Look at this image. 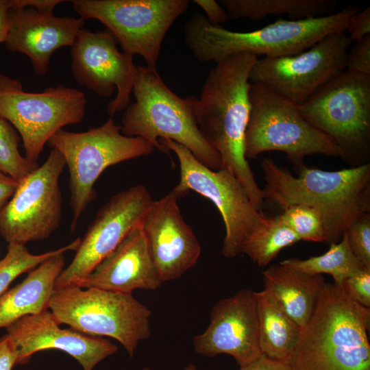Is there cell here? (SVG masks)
<instances>
[{
    "label": "cell",
    "instance_id": "8",
    "mask_svg": "<svg viewBox=\"0 0 370 370\" xmlns=\"http://www.w3.org/2000/svg\"><path fill=\"white\" fill-rule=\"evenodd\" d=\"M47 143L62 155L69 172L72 232L83 212L95 199L94 185L103 171L110 166L149 155L154 149L143 138L123 135L121 125L112 116L101 126L83 132L62 129Z\"/></svg>",
    "mask_w": 370,
    "mask_h": 370
},
{
    "label": "cell",
    "instance_id": "29",
    "mask_svg": "<svg viewBox=\"0 0 370 370\" xmlns=\"http://www.w3.org/2000/svg\"><path fill=\"white\" fill-rule=\"evenodd\" d=\"M21 138L15 128L0 119V172L19 182L39 166L23 156L18 145Z\"/></svg>",
    "mask_w": 370,
    "mask_h": 370
},
{
    "label": "cell",
    "instance_id": "37",
    "mask_svg": "<svg viewBox=\"0 0 370 370\" xmlns=\"http://www.w3.org/2000/svg\"><path fill=\"white\" fill-rule=\"evenodd\" d=\"M16 362V353L11 340L4 335L0 338V370H12Z\"/></svg>",
    "mask_w": 370,
    "mask_h": 370
},
{
    "label": "cell",
    "instance_id": "6",
    "mask_svg": "<svg viewBox=\"0 0 370 370\" xmlns=\"http://www.w3.org/2000/svg\"><path fill=\"white\" fill-rule=\"evenodd\" d=\"M48 309L60 325L116 340L130 357L139 342L151 335V312L132 293L69 285L55 289Z\"/></svg>",
    "mask_w": 370,
    "mask_h": 370
},
{
    "label": "cell",
    "instance_id": "35",
    "mask_svg": "<svg viewBox=\"0 0 370 370\" xmlns=\"http://www.w3.org/2000/svg\"><path fill=\"white\" fill-rule=\"evenodd\" d=\"M206 14L208 21L213 25H220L229 19L225 8L214 0H194Z\"/></svg>",
    "mask_w": 370,
    "mask_h": 370
},
{
    "label": "cell",
    "instance_id": "19",
    "mask_svg": "<svg viewBox=\"0 0 370 370\" xmlns=\"http://www.w3.org/2000/svg\"><path fill=\"white\" fill-rule=\"evenodd\" d=\"M173 190L148 209L140 228L162 282L180 278L195 266L201 248L184 220Z\"/></svg>",
    "mask_w": 370,
    "mask_h": 370
},
{
    "label": "cell",
    "instance_id": "39",
    "mask_svg": "<svg viewBox=\"0 0 370 370\" xmlns=\"http://www.w3.org/2000/svg\"><path fill=\"white\" fill-rule=\"evenodd\" d=\"M18 182L0 172V210L14 194Z\"/></svg>",
    "mask_w": 370,
    "mask_h": 370
},
{
    "label": "cell",
    "instance_id": "22",
    "mask_svg": "<svg viewBox=\"0 0 370 370\" xmlns=\"http://www.w3.org/2000/svg\"><path fill=\"white\" fill-rule=\"evenodd\" d=\"M64 253L56 254L31 270L27 277L0 296V328L48 309L57 278L64 269Z\"/></svg>",
    "mask_w": 370,
    "mask_h": 370
},
{
    "label": "cell",
    "instance_id": "28",
    "mask_svg": "<svg viewBox=\"0 0 370 370\" xmlns=\"http://www.w3.org/2000/svg\"><path fill=\"white\" fill-rule=\"evenodd\" d=\"M80 240L79 238H76L66 246L37 255L31 254L25 245L8 243L6 254L0 260V296L21 274L34 269L56 254L68 251H76Z\"/></svg>",
    "mask_w": 370,
    "mask_h": 370
},
{
    "label": "cell",
    "instance_id": "36",
    "mask_svg": "<svg viewBox=\"0 0 370 370\" xmlns=\"http://www.w3.org/2000/svg\"><path fill=\"white\" fill-rule=\"evenodd\" d=\"M238 370H295L291 362L271 358L261 354L255 360L240 366Z\"/></svg>",
    "mask_w": 370,
    "mask_h": 370
},
{
    "label": "cell",
    "instance_id": "13",
    "mask_svg": "<svg viewBox=\"0 0 370 370\" xmlns=\"http://www.w3.org/2000/svg\"><path fill=\"white\" fill-rule=\"evenodd\" d=\"M352 42L345 31L339 32L297 55L257 58L249 82L262 84L299 106L346 70Z\"/></svg>",
    "mask_w": 370,
    "mask_h": 370
},
{
    "label": "cell",
    "instance_id": "12",
    "mask_svg": "<svg viewBox=\"0 0 370 370\" xmlns=\"http://www.w3.org/2000/svg\"><path fill=\"white\" fill-rule=\"evenodd\" d=\"M166 151H173L180 163V179L173 188L179 197L193 190L210 199L221 214L225 228L222 254L234 258L264 214L255 208L244 188L227 169L212 170L204 165L183 145L159 139Z\"/></svg>",
    "mask_w": 370,
    "mask_h": 370
},
{
    "label": "cell",
    "instance_id": "7",
    "mask_svg": "<svg viewBox=\"0 0 370 370\" xmlns=\"http://www.w3.org/2000/svg\"><path fill=\"white\" fill-rule=\"evenodd\" d=\"M298 107L352 167L369 162L370 74L345 70Z\"/></svg>",
    "mask_w": 370,
    "mask_h": 370
},
{
    "label": "cell",
    "instance_id": "1",
    "mask_svg": "<svg viewBox=\"0 0 370 370\" xmlns=\"http://www.w3.org/2000/svg\"><path fill=\"white\" fill-rule=\"evenodd\" d=\"M258 57L230 55L209 71L199 98L187 97L203 136L219 154L222 168L239 181L256 210L261 211L263 190L245 156V135L250 113L249 74Z\"/></svg>",
    "mask_w": 370,
    "mask_h": 370
},
{
    "label": "cell",
    "instance_id": "27",
    "mask_svg": "<svg viewBox=\"0 0 370 370\" xmlns=\"http://www.w3.org/2000/svg\"><path fill=\"white\" fill-rule=\"evenodd\" d=\"M300 240L283 222L280 215L263 217L243 243L241 254H245L260 267L267 266L284 248Z\"/></svg>",
    "mask_w": 370,
    "mask_h": 370
},
{
    "label": "cell",
    "instance_id": "24",
    "mask_svg": "<svg viewBox=\"0 0 370 370\" xmlns=\"http://www.w3.org/2000/svg\"><path fill=\"white\" fill-rule=\"evenodd\" d=\"M259 347L271 358L291 363L302 328L266 290L256 292Z\"/></svg>",
    "mask_w": 370,
    "mask_h": 370
},
{
    "label": "cell",
    "instance_id": "31",
    "mask_svg": "<svg viewBox=\"0 0 370 370\" xmlns=\"http://www.w3.org/2000/svg\"><path fill=\"white\" fill-rule=\"evenodd\" d=\"M346 233L353 254L364 268L370 269V214L358 218Z\"/></svg>",
    "mask_w": 370,
    "mask_h": 370
},
{
    "label": "cell",
    "instance_id": "3",
    "mask_svg": "<svg viewBox=\"0 0 370 370\" xmlns=\"http://www.w3.org/2000/svg\"><path fill=\"white\" fill-rule=\"evenodd\" d=\"M360 8L349 5L330 15L301 19L280 20L256 30L238 32L211 24L206 17L194 13L185 23L186 44L202 63L214 62L238 53L281 58L301 53L325 36L345 32L350 18Z\"/></svg>",
    "mask_w": 370,
    "mask_h": 370
},
{
    "label": "cell",
    "instance_id": "16",
    "mask_svg": "<svg viewBox=\"0 0 370 370\" xmlns=\"http://www.w3.org/2000/svg\"><path fill=\"white\" fill-rule=\"evenodd\" d=\"M108 29L94 32L82 28L71 47V71L75 81L101 97H115L108 104L113 116L130 103L137 66L133 57L121 52Z\"/></svg>",
    "mask_w": 370,
    "mask_h": 370
},
{
    "label": "cell",
    "instance_id": "5",
    "mask_svg": "<svg viewBox=\"0 0 370 370\" xmlns=\"http://www.w3.org/2000/svg\"><path fill=\"white\" fill-rule=\"evenodd\" d=\"M132 94L135 100L124 110L121 118L123 135L143 138L164 153L159 139L173 140L209 169H222L220 156L200 132L187 97L174 93L156 68L137 66Z\"/></svg>",
    "mask_w": 370,
    "mask_h": 370
},
{
    "label": "cell",
    "instance_id": "40",
    "mask_svg": "<svg viewBox=\"0 0 370 370\" xmlns=\"http://www.w3.org/2000/svg\"><path fill=\"white\" fill-rule=\"evenodd\" d=\"M11 0H0V43L5 42L8 26Z\"/></svg>",
    "mask_w": 370,
    "mask_h": 370
},
{
    "label": "cell",
    "instance_id": "4",
    "mask_svg": "<svg viewBox=\"0 0 370 370\" xmlns=\"http://www.w3.org/2000/svg\"><path fill=\"white\" fill-rule=\"evenodd\" d=\"M370 308L325 282L302 328L293 356L295 370H370Z\"/></svg>",
    "mask_w": 370,
    "mask_h": 370
},
{
    "label": "cell",
    "instance_id": "15",
    "mask_svg": "<svg viewBox=\"0 0 370 370\" xmlns=\"http://www.w3.org/2000/svg\"><path fill=\"white\" fill-rule=\"evenodd\" d=\"M153 201L142 184L112 196L88 226L71 264L57 278L55 289L77 285L84 280L132 231L141 226Z\"/></svg>",
    "mask_w": 370,
    "mask_h": 370
},
{
    "label": "cell",
    "instance_id": "38",
    "mask_svg": "<svg viewBox=\"0 0 370 370\" xmlns=\"http://www.w3.org/2000/svg\"><path fill=\"white\" fill-rule=\"evenodd\" d=\"M66 2L62 0H11V10L34 8L40 11L53 12L55 8Z\"/></svg>",
    "mask_w": 370,
    "mask_h": 370
},
{
    "label": "cell",
    "instance_id": "33",
    "mask_svg": "<svg viewBox=\"0 0 370 370\" xmlns=\"http://www.w3.org/2000/svg\"><path fill=\"white\" fill-rule=\"evenodd\" d=\"M345 64L346 70L370 74V34L352 42Z\"/></svg>",
    "mask_w": 370,
    "mask_h": 370
},
{
    "label": "cell",
    "instance_id": "23",
    "mask_svg": "<svg viewBox=\"0 0 370 370\" xmlns=\"http://www.w3.org/2000/svg\"><path fill=\"white\" fill-rule=\"evenodd\" d=\"M264 290L302 328L312 315L325 283L321 275H310L282 264H272L262 273Z\"/></svg>",
    "mask_w": 370,
    "mask_h": 370
},
{
    "label": "cell",
    "instance_id": "34",
    "mask_svg": "<svg viewBox=\"0 0 370 370\" xmlns=\"http://www.w3.org/2000/svg\"><path fill=\"white\" fill-rule=\"evenodd\" d=\"M352 42L370 34V7L354 14L349 19L346 30Z\"/></svg>",
    "mask_w": 370,
    "mask_h": 370
},
{
    "label": "cell",
    "instance_id": "9",
    "mask_svg": "<svg viewBox=\"0 0 370 370\" xmlns=\"http://www.w3.org/2000/svg\"><path fill=\"white\" fill-rule=\"evenodd\" d=\"M249 97L250 113L244 143L246 159L278 151L285 153L299 169L308 155L342 157L341 150L301 116L296 104L256 83H250Z\"/></svg>",
    "mask_w": 370,
    "mask_h": 370
},
{
    "label": "cell",
    "instance_id": "20",
    "mask_svg": "<svg viewBox=\"0 0 370 370\" xmlns=\"http://www.w3.org/2000/svg\"><path fill=\"white\" fill-rule=\"evenodd\" d=\"M84 24L79 17L57 16L34 8L10 10L4 43L8 50L27 56L36 74L45 75L54 52L71 47Z\"/></svg>",
    "mask_w": 370,
    "mask_h": 370
},
{
    "label": "cell",
    "instance_id": "17",
    "mask_svg": "<svg viewBox=\"0 0 370 370\" xmlns=\"http://www.w3.org/2000/svg\"><path fill=\"white\" fill-rule=\"evenodd\" d=\"M195 351L205 357L226 354L240 366L261 354L258 334L255 291L239 290L212 307L206 330L193 338Z\"/></svg>",
    "mask_w": 370,
    "mask_h": 370
},
{
    "label": "cell",
    "instance_id": "18",
    "mask_svg": "<svg viewBox=\"0 0 370 370\" xmlns=\"http://www.w3.org/2000/svg\"><path fill=\"white\" fill-rule=\"evenodd\" d=\"M59 325L53 314L47 309L26 315L5 328V335L12 342L16 353V365L29 362L38 352L58 349L75 358L83 370H92L117 351V347L109 340L71 328L62 329Z\"/></svg>",
    "mask_w": 370,
    "mask_h": 370
},
{
    "label": "cell",
    "instance_id": "32",
    "mask_svg": "<svg viewBox=\"0 0 370 370\" xmlns=\"http://www.w3.org/2000/svg\"><path fill=\"white\" fill-rule=\"evenodd\" d=\"M341 290L351 299L370 308V269L364 268L347 278Z\"/></svg>",
    "mask_w": 370,
    "mask_h": 370
},
{
    "label": "cell",
    "instance_id": "10",
    "mask_svg": "<svg viewBox=\"0 0 370 370\" xmlns=\"http://www.w3.org/2000/svg\"><path fill=\"white\" fill-rule=\"evenodd\" d=\"M86 103L85 95L77 88L60 85L29 92L18 79L0 74V119L18 132L30 161L37 162L58 131L82 122Z\"/></svg>",
    "mask_w": 370,
    "mask_h": 370
},
{
    "label": "cell",
    "instance_id": "25",
    "mask_svg": "<svg viewBox=\"0 0 370 370\" xmlns=\"http://www.w3.org/2000/svg\"><path fill=\"white\" fill-rule=\"evenodd\" d=\"M231 19L260 21L268 16L286 14L291 20L324 16L334 13L336 0H220Z\"/></svg>",
    "mask_w": 370,
    "mask_h": 370
},
{
    "label": "cell",
    "instance_id": "14",
    "mask_svg": "<svg viewBox=\"0 0 370 370\" xmlns=\"http://www.w3.org/2000/svg\"><path fill=\"white\" fill-rule=\"evenodd\" d=\"M66 167L62 155L52 148L47 159L18 182L0 210V235L8 243L25 245L49 238L60 226V177Z\"/></svg>",
    "mask_w": 370,
    "mask_h": 370
},
{
    "label": "cell",
    "instance_id": "26",
    "mask_svg": "<svg viewBox=\"0 0 370 370\" xmlns=\"http://www.w3.org/2000/svg\"><path fill=\"white\" fill-rule=\"evenodd\" d=\"M280 264L306 274H329L334 280V285L339 289L347 278L364 269L350 249L346 232L338 243L331 244L322 255L306 260L289 258Z\"/></svg>",
    "mask_w": 370,
    "mask_h": 370
},
{
    "label": "cell",
    "instance_id": "2",
    "mask_svg": "<svg viewBox=\"0 0 370 370\" xmlns=\"http://www.w3.org/2000/svg\"><path fill=\"white\" fill-rule=\"evenodd\" d=\"M261 167L264 198L282 210L298 204L316 208L323 221L326 243H338L348 227L370 212V163L335 171L305 166L297 177L271 158Z\"/></svg>",
    "mask_w": 370,
    "mask_h": 370
},
{
    "label": "cell",
    "instance_id": "30",
    "mask_svg": "<svg viewBox=\"0 0 370 370\" xmlns=\"http://www.w3.org/2000/svg\"><path fill=\"white\" fill-rule=\"evenodd\" d=\"M279 215L300 241L326 243L322 217L316 208L304 204L293 205Z\"/></svg>",
    "mask_w": 370,
    "mask_h": 370
},
{
    "label": "cell",
    "instance_id": "21",
    "mask_svg": "<svg viewBox=\"0 0 370 370\" xmlns=\"http://www.w3.org/2000/svg\"><path fill=\"white\" fill-rule=\"evenodd\" d=\"M162 283L140 226L132 231L77 286L132 293L138 288L154 291Z\"/></svg>",
    "mask_w": 370,
    "mask_h": 370
},
{
    "label": "cell",
    "instance_id": "11",
    "mask_svg": "<svg viewBox=\"0 0 370 370\" xmlns=\"http://www.w3.org/2000/svg\"><path fill=\"white\" fill-rule=\"evenodd\" d=\"M84 19L102 23L123 52L140 56L156 68L164 38L175 21L188 9V0H73Z\"/></svg>",
    "mask_w": 370,
    "mask_h": 370
},
{
    "label": "cell",
    "instance_id": "41",
    "mask_svg": "<svg viewBox=\"0 0 370 370\" xmlns=\"http://www.w3.org/2000/svg\"><path fill=\"white\" fill-rule=\"evenodd\" d=\"M142 370H152L149 367H144L142 369ZM183 370H198V369L193 364H190L186 367Z\"/></svg>",
    "mask_w": 370,
    "mask_h": 370
}]
</instances>
